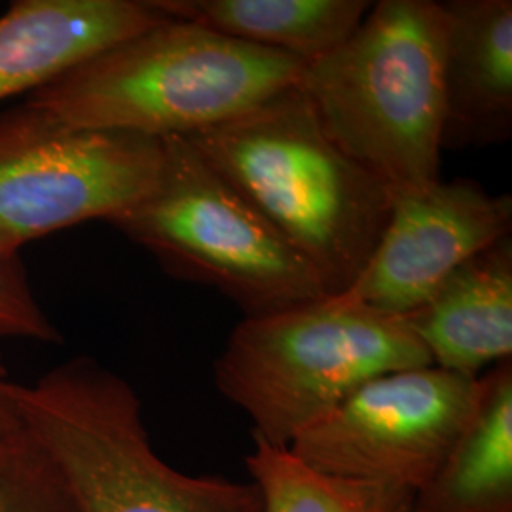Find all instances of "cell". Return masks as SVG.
I'll use <instances>...</instances> for the list:
<instances>
[{"label":"cell","instance_id":"obj_1","mask_svg":"<svg viewBox=\"0 0 512 512\" xmlns=\"http://www.w3.org/2000/svg\"><path fill=\"white\" fill-rule=\"evenodd\" d=\"M321 277L346 293L384 232L393 194L323 131L298 86L184 137Z\"/></svg>","mask_w":512,"mask_h":512},{"label":"cell","instance_id":"obj_2","mask_svg":"<svg viewBox=\"0 0 512 512\" xmlns=\"http://www.w3.org/2000/svg\"><path fill=\"white\" fill-rule=\"evenodd\" d=\"M444 48L440 2L380 0L300 78L330 141L393 196L440 181Z\"/></svg>","mask_w":512,"mask_h":512},{"label":"cell","instance_id":"obj_3","mask_svg":"<svg viewBox=\"0 0 512 512\" xmlns=\"http://www.w3.org/2000/svg\"><path fill=\"white\" fill-rule=\"evenodd\" d=\"M306 63L165 19L29 95L78 128L186 137L219 126L300 84Z\"/></svg>","mask_w":512,"mask_h":512},{"label":"cell","instance_id":"obj_4","mask_svg":"<svg viewBox=\"0 0 512 512\" xmlns=\"http://www.w3.org/2000/svg\"><path fill=\"white\" fill-rule=\"evenodd\" d=\"M12 399L76 512H260L251 480L186 475L165 463L135 389L92 357L12 384Z\"/></svg>","mask_w":512,"mask_h":512},{"label":"cell","instance_id":"obj_5","mask_svg":"<svg viewBox=\"0 0 512 512\" xmlns=\"http://www.w3.org/2000/svg\"><path fill=\"white\" fill-rule=\"evenodd\" d=\"M431 365L401 315L351 293L245 317L213 366L224 399L253 421V437L294 439L387 372Z\"/></svg>","mask_w":512,"mask_h":512},{"label":"cell","instance_id":"obj_6","mask_svg":"<svg viewBox=\"0 0 512 512\" xmlns=\"http://www.w3.org/2000/svg\"><path fill=\"white\" fill-rule=\"evenodd\" d=\"M152 190L112 220L167 274L211 287L245 317L329 296L321 277L184 137H164Z\"/></svg>","mask_w":512,"mask_h":512},{"label":"cell","instance_id":"obj_7","mask_svg":"<svg viewBox=\"0 0 512 512\" xmlns=\"http://www.w3.org/2000/svg\"><path fill=\"white\" fill-rule=\"evenodd\" d=\"M162 139L78 128L25 101L0 112V251L118 219L160 175Z\"/></svg>","mask_w":512,"mask_h":512},{"label":"cell","instance_id":"obj_8","mask_svg":"<svg viewBox=\"0 0 512 512\" xmlns=\"http://www.w3.org/2000/svg\"><path fill=\"white\" fill-rule=\"evenodd\" d=\"M476 395L478 378L439 366L387 372L289 448L323 473L414 497L454 448Z\"/></svg>","mask_w":512,"mask_h":512},{"label":"cell","instance_id":"obj_9","mask_svg":"<svg viewBox=\"0 0 512 512\" xmlns=\"http://www.w3.org/2000/svg\"><path fill=\"white\" fill-rule=\"evenodd\" d=\"M511 194L467 179L393 196L363 274L346 291L376 310L408 315L469 258L511 236Z\"/></svg>","mask_w":512,"mask_h":512},{"label":"cell","instance_id":"obj_10","mask_svg":"<svg viewBox=\"0 0 512 512\" xmlns=\"http://www.w3.org/2000/svg\"><path fill=\"white\" fill-rule=\"evenodd\" d=\"M154 0H18L0 16V101L46 88L165 21Z\"/></svg>","mask_w":512,"mask_h":512},{"label":"cell","instance_id":"obj_11","mask_svg":"<svg viewBox=\"0 0 512 512\" xmlns=\"http://www.w3.org/2000/svg\"><path fill=\"white\" fill-rule=\"evenodd\" d=\"M444 48V148L488 147L512 135V2L450 0Z\"/></svg>","mask_w":512,"mask_h":512},{"label":"cell","instance_id":"obj_12","mask_svg":"<svg viewBox=\"0 0 512 512\" xmlns=\"http://www.w3.org/2000/svg\"><path fill=\"white\" fill-rule=\"evenodd\" d=\"M404 321L433 366L478 378L511 361V236L461 264Z\"/></svg>","mask_w":512,"mask_h":512},{"label":"cell","instance_id":"obj_13","mask_svg":"<svg viewBox=\"0 0 512 512\" xmlns=\"http://www.w3.org/2000/svg\"><path fill=\"white\" fill-rule=\"evenodd\" d=\"M408 512H512V359L478 376L471 418Z\"/></svg>","mask_w":512,"mask_h":512},{"label":"cell","instance_id":"obj_14","mask_svg":"<svg viewBox=\"0 0 512 512\" xmlns=\"http://www.w3.org/2000/svg\"><path fill=\"white\" fill-rule=\"evenodd\" d=\"M167 18L311 63L344 44L365 19L366 0H154Z\"/></svg>","mask_w":512,"mask_h":512},{"label":"cell","instance_id":"obj_15","mask_svg":"<svg viewBox=\"0 0 512 512\" xmlns=\"http://www.w3.org/2000/svg\"><path fill=\"white\" fill-rule=\"evenodd\" d=\"M245 469L260 497V512H408L410 495L323 473L289 446L253 437Z\"/></svg>","mask_w":512,"mask_h":512},{"label":"cell","instance_id":"obj_16","mask_svg":"<svg viewBox=\"0 0 512 512\" xmlns=\"http://www.w3.org/2000/svg\"><path fill=\"white\" fill-rule=\"evenodd\" d=\"M0 512H76L54 467L21 425L0 431Z\"/></svg>","mask_w":512,"mask_h":512},{"label":"cell","instance_id":"obj_17","mask_svg":"<svg viewBox=\"0 0 512 512\" xmlns=\"http://www.w3.org/2000/svg\"><path fill=\"white\" fill-rule=\"evenodd\" d=\"M0 338L59 344L63 338L38 304L21 256L0 251Z\"/></svg>","mask_w":512,"mask_h":512},{"label":"cell","instance_id":"obj_18","mask_svg":"<svg viewBox=\"0 0 512 512\" xmlns=\"http://www.w3.org/2000/svg\"><path fill=\"white\" fill-rule=\"evenodd\" d=\"M12 384L8 380V370L0 357V431H10L19 427L18 410L12 399Z\"/></svg>","mask_w":512,"mask_h":512}]
</instances>
